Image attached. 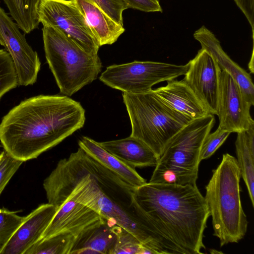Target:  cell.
I'll use <instances>...</instances> for the list:
<instances>
[{
	"label": "cell",
	"mask_w": 254,
	"mask_h": 254,
	"mask_svg": "<svg viewBox=\"0 0 254 254\" xmlns=\"http://www.w3.org/2000/svg\"><path fill=\"white\" fill-rule=\"evenodd\" d=\"M128 8L144 12H162V9L158 0H123Z\"/></svg>",
	"instance_id": "29"
},
{
	"label": "cell",
	"mask_w": 254,
	"mask_h": 254,
	"mask_svg": "<svg viewBox=\"0 0 254 254\" xmlns=\"http://www.w3.org/2000/svg\"><path fill=\"white\" fill-rule=\"evenodd\" d=\"M75 239L70 233H59L39 240L24 254H70Z\"/></svg>",
	"instance_id": "22"
},
{
	"label": "cell",
	"mask_w": 254,
	"mask_h": 254,
	"mask_svg": "<svg viewBox=\"0 0 254 254\" xmlns=\"http://www.w3.org/2000/svg\"><path fill=\"white\" fill-rule=\"evenodd\" d=\"M105 220L93 209L68 198L58 209L41 239L62 233L76 237Z\"/></svg>",
	"instance_id": "12"
},
{
	"label": "cell",
	"mask_w": 254,
	"mask_h": 254,
	"mask_svg": "<svg viewBox=\"0 0 254 254\" xmlns=\"http://www.w3.org/2000/svg\"><path fill=\"white\" fill-rule=\"evenodd\" d=\"M10 15L24 33L29 34L40 23L38 7L40 0H3Z\"/></svg>",
	"instance_id": "21"
},
{
	"label": "cell",
	"mask_w": 254,
	"mask_h": 254,
	"mask_svg": "<svg viewBox=\"0 0 254 254\" xmlns=\"http://www.w3.org/2000/svg\"></svg>",
	"instance_id": "31"
},
{
	"label": "cell",
	"mask_w": 254,
	"mask_h": 254,
	"mask_svg": "<svg viewBox=\"0 0 254 254\" xmlns=\"http://www.w3.org/2000/svg\"><path fill=\"white\" fill-rule=\"evenodd\" d=\"M230 133L219 127L214 132H210L203 141L200 154V161L210 157L223 144Z\"/></svg>",
	"instance_id": "27"
},
{
	"label": "cell",
	"mask_w": 254,
	"mask_h": 254,
	"mask_svg": "<svg viewBox=\"0 0 254 254\" xmlns=\"http://www.w3.org/2000/svg\"><path fill=\"white\" fill-rule=\"evenodd\" d=\"M78 145L86 153L111 171L131 186L136 188L147 182L133 168L106 151L94 140L82 136Z\"/></svg>",
	"instance_id": "18"
},
{
	"label": "cell",
	"mask_w": 254,
	"mask_h": 254,
	"mask_svg": "<svg viewBox=\"0 0 254 254\" xmlns=\"http://www.w3.org/2000/svg\"><path fill=\"white\" fill-rule=\"evenodd\" d=\"M111 18L123 26V12L128 8L123 0H94Z\"/></svg>",
	"instance_id": "28"
},
{
	"label": "cell",
	"mask_w": 254,
	"mask_h": 254,
	"mask_svg": "<svg viewBox=\"0 0 254 254\" xmlns=\"http://www.w3.org/2000/svg\"><path fill=\"white\" fill-rule=\"evenodd\" d=\"M18 85L17 73L9 54L0 49V99Z\"/></svg>",
	"instance_id": "23"
},
{
	"label": "cell",
	"mask_w": 254,
	"mask_h": 254,
	"mask_svg": "<svg viewBox=\"0 0 254 254\" xmlns=\"http://www.w3.org/2000/svg\"><path fill=\"white\" fill-rule=\"evenodd\" d=\"M57 207L42 204L24 218L7 242L0 246V254H24L41 238L54 217Z\"/></svg>",
	"instance_id": "13"
},
{
	"label": "cell",
	"mask_w": 254,
	"mask_h": 254,
	"mask_svg": "<svg viewBox=\"0 0 254 254\" xmlns=\"http://www.w3.org/2000/svg\"><path fill=\"white\" fill-rule=\"evenodd\" d=\"M188 67V63L185 65H176L135 61L107 67L99 79L105 85L123 92L142 93L151 90L156 84L172 80L185 75Z\"/></svg>",
	"instance_id": "7"
},
{
	"label": "cell",
	"mask_w": 254,
	"mask_h": 254,
	"mask_svg": "<svg viewBox=\"0 0 254 254\" xmlns=\"http://www.w3.org/2000/svg\"><path fill=\"white\" fill-rule=\"evenodd\" d=\"M143 247L134 235L120 226L112 254H142Z\"/></svg>",
	"instance_id": "25"
},
{
	"label": "cell",
	"mask_w": 254,
	"mask_h": 254,
	"mask_svg": "<svg viewBox=\"0 0 254 254\" xmlns=\"http://www.w3.org/2000/svg\"><path fill=\"white\" fill-rule=\"evenodd\" d=\"M251 107L236 81L220 68L216 114L218 127L231 133L248 129L254 123L250 114Z\"/></svg>",
	"instance_id": "10"
},
{
	"label": "cell",
	"mask_w": 254,
	"mask_h": 254,
	"mask_svg": "<svg viewBox=\"0 0 254 254\" xmlns=\"http://www.w3.org/2000/svg\"><path fill=\"white\" fill-rule=\"evenodd\" d=\"M0 45L12 59L18 85L27 86L36 82L41 67L38 54L28 44L16 23L0 7Z\"/></svg>",
	"instance_id": "9"
},
{
	"label": "cell",
	"mask_w": 254,
	"mask_h": 254,
	"mask_svg": "<svg viewBox=\"0 0 254 254\" xmlns=\"http://www.w3.org/2000/svg\"><path fill=\"white\" fill-rule=\"evenodd\" d=\"M201 48L209 53L220 68L229 73L236 81L246 101L254 105V85L251 75L233 61L224 51L220 43L214 34L204 26L193 34Z\"/></svg>",
	"instance_id": "14"
},
{
	"label": "cell",
	"mask_w": 254,
	"mask_h": 254,
	"mask_svg": "<svg viewBox=\"0 0 254 254\" xmlns=\"http://www.w3.org/2000/svg\"><path fill=\"white\" fill-rule=\"evenodd\" d=\"M122 95L131 123L130 135L146 144L159 158L173 136L192 120L168 106L152 89Z\"/></svg>",
	"instance_id": "6"
},
{
	"label": "cell",
	"mask_w": 254,
	"mask_h": 254,
	"mask_svg": "<svg viewBox=\"0 0 254 254\" xmlns=\"http://www.w3.org/2000/svg\"><path fill=\"white\" fill-rule=\"evenodd\" d=\"M23 162L14 158L4 150L0 153V196Z\"/></svg>",
	"instance_id": "26"
},
{
	"label": "cell",
	"mask_w": 254,
	"mask_h": 254,
	"mask_svg": "<svg viewBox=\"0 0 254 254\" xmlns=\"http://www.w3.org/2000/svg\"><path fill=\"white\" fill-rule=\"evenodd\" d=\"M153 91L170 107L191 120L210 113L206 106L183 79L168 81L165 86Z\"/></svg>",
	"instance_id": "15"
},
{
	"label": "cell",
	"mask_w": 254,
	"mask_h": 254,
	"mask_svg": "<svg viewBox=\"0 0 254 254\" xmlns=\"http://www.w3.org/2000/svg\"><path fill=\"white\" fill-rule=\"evenodd\" d=\"M19 212L0 208V246L7 242L22 222L24 217L17 215Z\"/></svg>",
	"instance_id": "24"
},
{
	"label": "cell",
	"mask_w": 254,
	"mask_h": 254,
	"mask_svg": "<svg viewBox=\"0 0 254 254\" xmlns=\"http://www.w3.org/2000/svg\"><path fill=\"white\" fill-rule=\"evenodd\" d=\"M237 133L236 160L251 203L254 207V123L248 129Z\"/></svg>",
	"instance_id": "20"
},
{
	"label": "cell",
	"mask_w": 254,
	"mask_h": 254,
	"mask_svg": "<svg viewBox=\"0 0 254 254\" xmlns=\"http://www.w3.org/2000/svg\"><path fill=\"white\" fill-rule=\"evenodd\" d=\"M84 17L99 47L112 45L125 32L94 0H71Z\"/></svg>",
	"instance_id": "16"
},
{
	"label": "cell",
	"mask_w": 254,
	"mask_h": 254,
	"mask_svg": "<svg viewBox=\"0 0 254 254\" xmlns=\"http://www.w3.org/2000/svg\"><path fill=\"white\" fill-rule=\"evenodd\" d=\"M133 197L148 248L156 254H202L210 214L196 185L146 183Z\"/></svg>",
	"instance_id": "1"
},
{
	"label": "cell",
	"mask_w": 254,
	"mask_h": 254,
	"mask_svg": "<svg viewBox=\"0 0 254 254\" xmlns=\"http://www.w3.org/2000/svg\"><path fill=\"white\" fill-rule=\"evenodd\" d=\"M241 178L236 158L224 154L205 187L204 196L212 218L213 235L221 247L238 243L245 236L248 226L240 197Z\"/></svg>",
	"instance_id": "3"
},
{
	"label": "cell",
	"mask_w": 254,
	"mask_h": 254,
	"mask_svg": "<svg viewBox=\"0 0 254 254\" xmlns=\"http://www.w3.org/2000/svg\"><path fill=\"white\" fill-rule=\"evenodd\" d=\"M45 57L60 93L70 97L97 79L102 64L58 28L43 25Z\"/></svg>",
	"instance_id": "5"
},
{
	"label": "cell",
	"mask_w": 254,
	"mask_h": 254,
	"mask_svg": "<svg viewBox=\"0 0 254 254\" xmlns=\"http://www.w3.org/2000/svg\"><path fill=\"white\" fill-rule=\"evenodd\" d=\"M119 226L106 220L75 237L71 253L83 248H89L98 254H112L117 239Z\"/></svg>",
	"instance_id": "19"
},
{
	"label": "cell",
	"mask_w": 254,
	"mask_h": 254,
	"mask_svg": "<svg viewBox=\"0 0 254 254\" xmlns=\"http://www.w3.org/2000/svg\"><path fill=\"white\" fill-rule=\"evenodd\" d=\"M215 122L209 113L182 128L165 147L149 183L196 185L201 147Z\"/></svg>",
	"instance_id": "4"
},
{
	"label": "cell",
	"mask_w": 254,
	"mask_h": 254,
	"mask_svg": "<svg viewBox=\"0 0 254 254\" xmlns=\"http://www.w3.org/2000/svg\"><path fill=\"white\" fill-rule=\"evenodd\" d=\"M238 7L247 18L252 29L254 37V0H234Z\"/></svg>",
	"instance_id": "30"
},
{
	"label": "cell",
	"mask_w": 254,
	"mask_h": 254,
	"mask_svg": "<svg viewBox=\"0 0 254 254\" xmlns=\"http://www.w3.org/2000/svg\"><path fill=\"white\" fill-rule=\"evenodd\" d=\"M81 104L65 95H40L21 102L0 124V140L8 153L25 162L56 146L85 122Z\"/></svg>",
	"instance_id": "2"
},
{
	"label": "cell",
	"mask_w": 254,
	"mask_h": 254,
	"mask_svg": "<svg viewBox=\"0 0 254 254\" xmlns=\"http://www.w3.org/2000/svg\"><path fill=\"white\" fill-rule=\"evenodd\" d=\"M98 143L106 151L134 168L155 166L159 159V157L146 144L131 135Z\"/></svg>",
	"instance_id": "17"
},
{
	"label": "cell",
	"mask_w": 254,
	"mask_h": 254,
	"mask_svg": "<svg viewBox=\"0 0 254 254\" xmlns=\"http://www.w3.org/2000/svg\"><path fill=\"white\" fill-rule=\"evenodd\" d=\"M183 79L206 106L210 114H217L220 67L206 50L200 49L190 60Z\"/></svg>",
	"instance_id": "11"
},
{
	"label": "cell",
	"mask_w": 254,
	"mask_h": 254,
	"mask_svg": "<svg viewBox=\"0 0 254 254\" xmlns=\"http://www.w3.org/2000/svg\"><path fill=\"white\" fill-rule=\"evenodd\" d=\"M37 13L39 21L43 25L59 28L85 52L98 54L100 47L71 0H40Z\"/></svg>",
	"instance_id": "8"
}]
</instances>
